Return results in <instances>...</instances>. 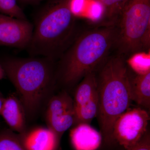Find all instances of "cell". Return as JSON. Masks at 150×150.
<instances>
[{"label":"cell","instance_id":"obj_1","mask_svg":"<svg viewBox=\"0 0 150 150\" xmlns=\"http://www.w3.org/2000/svg\"><path fill=\"white\" fill-rule=\"evenodd\" d=\"M100 132L104 144L113 142V126L117 118L129 109L131 98L130 74L123 56L117 54L106 59L96 72Z\"/></svg>","mask_w":150,"mask_h":150},{"label":"cell","instance_id":"obj_2","mask_svg":"<svg viewBox=\"0 0 150 150\" xmlns=\"http://www.w3.org/2000/svg\"><path fill=\"white\" fill-rule=\"evenodd\" d=\"M115 25H100L75 38L61 58L59 78L72 87L87 74L96 72L114 47Z\"/></svg>","mask_w":150,"mask_h":150},{"label":"cell","instance_id":"obj_3","mask_svg":"<svg viewBox=\"0 0 150 150\" xmlns=\"http://www.w3.org/2000/svg\"><path fill=\"white\" fill-rule=\"evenodd\" d=\"M75 26L69 0L51 2L36 19L27 47L30 54L54 61L61 58L74 40Z\"/></svg>","mask_w":150,"mask_h":150},{"label":"cell","instance_id":"obj_4","mask_svg":"<svg viewBox=\"0 0 150 150\" xmlns=\"http://www.w3.org/2000/svg\"><path fill=\"white\" fill-rule=\"evenodd\" d=\"M48 58H10L3 62L5 73L14 86L26 116L36 114L55 79L53 64Z\"/></svg>","mask_w":150,"mask_h":150},{"label":"cell","instance_id":"obj_5","mask_svg":"<svg viewBox=\"0 0 150 150\" xmlns=\"http://www.w3.org/2000/svg\"><path fill=\"white\" fill-rule=\"evenodd\" d=\"M115 26L118 55L131 56L149 48L150 0H129Z\"/></svg>","mask_w":150,"mask_h":150},{"label":"cell","instance_id":"obj_6","mask_svg":"<svg viewBox=\"0 0 150 150\" xmlns=\"http://www.w3.org/2000/svg\"><path fill=\"white\" fill-rule=\"evenodd\" d=\"M150 116L142 108L127 109L115 121L112 129L113 142L125 150L132 147L140 142L148 131Z\"/></svg>","mask_w":150,"mask_h":150},{"label":"cell","instance_id":"obj_7","mask_svg":"<svg viewBox=\"0 0 150 150\" xmlns=\"http://www.w3.org/2000/svg\"><path fill=\"white\" fill-rule=\"evenodd\" d=\"M48 127L61 141L65 131L73 126L74 120L73 99L64 91L54 96L48 102L46 111Z\"/></svg>","mask_w":150,"mask_h":150},{"label":"cell","instance_id":"obj_8","mask_svg":"<svg viewBox=\"0 0 150 150\" xmlns=\"http://www.w3.org/2000/svg\"><path fill=\"white\" fill-rule=\"evenodd\" d=\"M33 26L27 20L0 14V43L18 48L27 47L33 35Z\"/></svg>","mask_w":150,"mask_h":150},{"label":"cell","instance_id":"obj_9","mask_svg":"<svg viewBox=\"0 0 150 150\" xmlns=\"http://www.w3.org/2000/svg\"><path fill=\"white\" fill-rule=\"evenodd\" d=\"M20 135L26 150H58L61 141L48 127H37Z\"/></svg>","mask_w":150,"mask_h":150},{"label":"cell","instance_id":"obj_10","mask_svg":"<svg viewBox=\"0 0 150 150\" xmlns=\"http://www.w3.org/2000/svg\"><path fill=\"white\" fill-rule=\"evenodd\" d=\"M73 127L70 137L75 150H96L100 146L103 141L100 132L89 124H80Z\"/></svg>","mask_w":150,"mask_h":150},{"label":"cell","instance_id":"obj_11","mask_svg":"<svg viewBox=\"0 0 150 150\" xmlns=\"http://www.w3.org/2000/svg\"><path fill=\"white\" fill-rule=\"evenodd\" d=\"M0 115L13 131L20 134L26 131V115L21 103L15 96L4 99Z\"/></svg>","mask_w":150,"mask_h":150},{"label":"cell","instance_id":"obj_12","mask_svg":"<svg viewBox=\"0 0 150 150\" xmlns=\"http://www.w3.org/2000/svg\"><path fill=\"white\" fill-rule=\"evenodd\" d=\"M131 93L132 101L145 110H150V71L143 74L131 76Z\"/></svg>","mask_w":150,"mask_h":150},{"label":"cell","instance_id":"obj_13","mask_svg":"<svg viewBox=\"0 0 150 150\" xmlns=\"http://www.w3.org/2000/svg\"><path fill=\"white\" fill-rule=\"evenodd\" d=\"M80 82L73 98L74 108L86 104L97 94L96 72L87 74Z\"/></svg>","mask_w":150,"mask_h":150},{"label":"cell","instance_id":"obj_14","mask_svg":"<svg viewBox=\"0 0 150 150\" xmlns=\"http://www.w3.org/2000/svg\"><path fill=\"white\" fill-rule=\"evenodd\" d=\"M88 0H69V6L71 11L75 17L87 16L98 20L102 18L104 9L97 0H92L87 6Z\"/></svg>","mask_w":150,"mask_h":150},{"label":"cell","instance_id":"obj_15","mask_svg":"<svg viewBox=\"0 0 150 150\" xmlns=\"http://www.w3.org/2000/svg\"><path fill=\"white\" fill-rule=\"evenodd\" d=\"M74 120L73 126L80 124L90 125L93 118L97 116L98 110L97 94L89 102L81 107L74 108Z\"/></svg>","mask_w":150,"mask_h":150},{"label":"cell","instance_id":"obj_16","mask_svg":"<svg viewBox=\"0 0 150 150\" xmlns=\"http://www.w3.org/2000/svg\"><path fill=\"white\" fill-rule=\"evenodd\" d=\"M104 9L106 19L101 25H115L123 8L129 0H97ZM102 17V18H103Z\"/></svg>","mask_w":150,"mask_h":150},{"label":"cell","instance_id":"obj_17","mask_svg":"<svg viewBox=\"0 0 150 150\" xmlns=\"http://www.w3.org/2000/svg\"><path fill=\"white\" fill-rule=\"evenodd\" d=\"M0 150H26L20 134L11 130L0 132Z\"/></svg>","mask_w":150,"mask_h":150},{"label":"cell","instance_id":"obj_18","mask_svg":"<svg viewBox=\"0 0 150 150\" xmlns=\"http://www.w3.org/2000/svg\"><path fill=\"white\" fill-rule=\"evenodd\" d=\"M127 64L137 74H143L150 71V52H138L126 61Z\"/></svg>","mask_w":150,"mask_h":150},{"label":"cell","instance_id":"obj_19","mask_svg":"<svg viewBox=\"0 0 150 150\" xmlns=\"http://www.w3.org/2000/svg\"><path fill=\"white\" fill-rule=\"evenodd\" d=\"M0 13L11 17L27 20L17 0H0Z\"/></svg>","mask_w":150,"mask_h":150},{"label":"cell","instance_id":"obj_20","mask_svg":"<svg viewBox=\"0 0 150 150\" xmlns=\"http://www.w3.org/2000/svg\"><path fill=\"white\" fill-rule=\"evenodd\" d=\"M125 150H150V136L149 131L137 144Z\"/></svg>","mask_w":150,"mask_h":150},{"label":"cell","instance_id":"obj_21","mask_svg":"<svg viewBox=\"0 0 150 150\" xmlns=\"http://www.w3.org/2000/svg\"><path fill=\"white\" fill-rule=\"evenodd\" d=\"M22 2L27 4H35L40 2L44 0H19Z\"/></svg>","mask_w":150,"mask_h":150},{"label":"cell","instance_id":"obj_22","mask_svg":"<svg viewBox=\"0 0 150 150\" xmlns=\"http://www.w3.org/2000/svg\"><path fill=\"white\" fill-rule=\"evenodd\" d=\"M5 74V73L1 65H0V80L2 79L3 78H4Z\"/></svg>","mask_w":150,"mask_h":150},{"label":"cell","instance_id":"obj_23","mask_svg":"<svg viewBox=\"0 0 150 150\" xmlns=\"http://www.w3.org/2000/svg\"><path fill=\"white\" fill-rule=\"evenodd\" d=\"M4 99H3L0 97V112L1 110L2 107L3 102H4Z\"/></svg>","mask_w":150,"mask_h":150}]
</instances>
